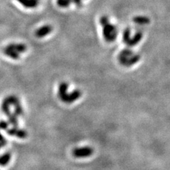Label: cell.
Here are the masks:
<instances>
[{
    "instance_id": "cell-10",
    "label": "cell",
    "mask_w": 170,
    "mask_h": 170,
    "mask_svg": "<svg viewBox=\"0 0 170 170\" xmlns=\"http://www.w3.org/2000/svg\"><path fill=\"white\" fill-rule=\"evenodd\" d=\"M17 1L21 4L25 8H33L37 7L39 1L37 0H16Z\"/></svg>"
},
{
    "instance_id": "cell-8",
    "label": "cell",
    "mask_w": 170,
    "mask_h": 170,
    "mask_svg": "<svg viewBox=\"0 0 170 170\" xmlns=\"http://www.w3.org/2000/svg\"><path fill=\"white\" fill-rule=\"evenodd\" d=\"M52 31V27L50 25H45L39 28L38 30L35 31V35L37 38H43L46 36L49 33H50Z\"/></svg>"
},
{
    "instance_id": "cell-7",
    "label": "cell",
    "mask_w": 170,
    "mask_h": 170,
    "mask_svg": "<svg viewBox=\"0 0 170 170\" xmlns=\"http://www.w3.org/2000/svg\"><path fill=\"white\" fill-rule=\"evenodd\" d=\"M6 133L10 136H15L21 139H24L27 137L28 133L25 130L18 129L17 127H13L11 128L6 129Z\"/></svg>"
},
{
    "instance_id": "cell-17",
    "label": "cell",
    "mask_w": 170,
    "mask_h": 170,
    "mask_svg": "<svg viewBox=\"0 0 170 170\" xmlns=\"http://www.w3.org/2000/svg\"><path fill=\"white\" fill-rule=\"evenodd\" d=\"M8 122L4 121V120H1V121H0V129L6 130V129H8Z\"/></svg>"
},
{
    "instance_id": "cell-3",
    "label": "cell",
    "mask_w": 170,
    "mask_h": 170,
    "mask_svg": "<svg viewBox=\"0 0 170 170\" xmlns=\"http://www.w3.org/2000/svg\"><path fill=\"white\" fill-rule=\"evenodd\" d=\"M140 56L138 53L130 49L126 48L119 52L118 62L124 67H131L140 60Z\"/></svg>"
},
{
    "instance_id": "cell-15",
    "label": "cell",
    "mask_w": 170,
    "mask_h": 170,
    "mask_svg": "<svg viewBox=\"0 0 170 170\" xmlns=\"http://www.w3.org/2000/svg\"><path fill=\"white\" fill-rule=\"evenodd\" d=\"M8 123L11 124L13 127L18 126V116L14 113H10V115H8Z\"/></svg>"
},
{
    "instance_id": "cell-5",
    "label": "cell",
    "mask_w": 170,
    "mask_h": 170,
    "mask_svg": "<svg viewBox=\"0 0 170 170\" xmlns=\"http://www.w3.org/2000/svg\"><path fill=\"white\" fill-rule=\"evenodd\" d=\"M93 149L89 146L77 147L73 150V155L76 158H85L90 157L93 154Z\"/></svg>"
},
{
    "instance_id": "cell-18",
    "label": "cell",
    "mask_w": 170,
    "mask_h": 170,
    "mask_svg": "<svg viewBox=\"0 0 170 170\" xmlns=\"http://www.w3.org/2000/svg\"><path fill=\"white\" fill-rule=\"evenodd\" d=\"M84 1H85V0H72V2H74L77 6H81Z\"/></svg>"
},
{
    "instance_id": "cell-13",
    "label": "cell",
    "mask_w": 170,
    "mask_h": 170,
    "mask_svg": "<svg viewBox=\"0 0 170 170\" xmlns=\"http://www.w3.org/2000/svg\"><path fill=\"white\" fill-rule=\"evenodd\" d=\"M10 103L8 102L7 98H5L4 100H3L2 103H1V110H2L3 113H4L6 115H9L10 113H11V111H10Z\"/></svg>"
},
{
    "instance_id": "cell-21",
    "label": "cell",
    "mask_w": 170,
    "mask_h": 170,
    "mask_svg": "<svg viewBox=\"0 0 170 170\" xmlns=\"http://www.w3.org/2000/svg\"><path fill=\"white\" fill-rule=\"evenodd\" d=\"M37 1H39V0H37Z\"/></svg>"
},
{
    "instance_id": "cell-19",
    "label": "cell",
    "mask_w": 170,
    "mask_h": 170,
    "mask_svg": "<svg viewBox=\"0 0 170 170\" xmlns=\"http://www.w3.org/2000/svg\"><path fill=\"white\" fill-rule=\"evenodd\" d=\"M6 143H7V141H6V140L0 142V149H1L2 147H4V146L6 145Z\"/></svg>"
},
{
    "instance_id": "cell-6",
    "label": "cell",
    "mask_w": 170,
    "mask_h": 170,
    "mask_svg": "<svg viewBox=\"0 0 170 170\" xmlns=\"http://www.w3.org/2000/svg\"><path fill=\"white\" fill-rule=\"evenodd\" d=\"M7 99L9 102L10 105H13L14 106V112L13 113L16 114L17 116L22 115L23 114V109L22 108L21 103H20L19 98L17 97L15 95H9L8 96Z\"/></svg>"
},
{
    "instance_id": "cell-12",
    "label": "cell",
    "mask_w": 170,
    "mask_h": 170,
    "mask_svg": "<svg viewBox=\"0 0 170 170\" xmlns=\"http://www.w3.org/2000/svg\"><path fill=\"white\" fill-rule=\"evenodd\" d=\"M134 23L138 26H144L147 25L149 23V20L147 17L146 16H137L133 18Z\"/></svg>"
},
{
    "instance_id": "cell-9",
    "label": "cell",
    "mask_w": 170,
    "mask_h": 170,
    "mask_svg": "<svg viewBox=\"0 0 170 170\" xmlns=\"http://www.w3.org/2000/svg\"><path fill=\"white\" fill-rule=\"evenodd\" d=\"M11 50L18 52H25L27 50V46L23 43H10L6 46Z\"/></svg>"
},
{
    "instance_id": "cell-1",
    "label": "cell",
    "mask_w": 170,
    "mask_h": 170,
    "mask_svg": "<svg viewBox=\"0 0 170 170\" xmlns=\"http://www.w3.org/2000/svg\"><path fill=\"white\" fill-rule=\"evenodd\" d=\"M69 85L65 81L61 82L58 87V97L62 102L65 103H72L77 101L81 96L80 90L74 89L69 91Z\"/></svg>"
},
{
    "instance_id": "cell-20",
    "label": "cell",
    "mask_w": 170,
    "mask_h": 170,
    "mask_svg": "<svg viewBox=\"0 0 170 170\" xmlns=\"http://www.w3.org/2000/svg\"><path fill=\"white\" fill-rule=\"evenodd\" d=\"M4 140H6V139H5L4 137H3V135L0 133V142H1V141H4Z\"/></svg>"
},
{
    "instance_id": "cell-14",
    "label": "cell",
    "mask_w": 170,
    "mask_h": 170,
    "mask_svg": "<svg viewBox=\"0 0 170 170\" xmlns=\"http://www.w3.org/2000/svg\"><path fill=\"white\" fill-rule=\"evenodd\" d=\"M11 154L10 152H6L4 154L0 156V166H6L7 165L11 160Z\"/></svg>"
},
{
    "instance_id": "cell-16",
    "label": "cell",
    "mask_w": 170,
    "mask_h": 170,
    "mask_svg": "<svg viewBox=\"0 0 170 170\" xmlns=\"http://www.w3.org/2000/svg\"><path fill=\"white\" fill-rule=\"evenodd\" d=\"M72 2V0H57V4L59 7L67 8L69 6L71 3Z\"/></svg>"
},
{
    "instance_id": "cell-4",
    "label": "cell",
    "mask_w": 170,
    "mask_h": 170,
    "mask_svg": "<svg viewBox=\"0 0 170 170\" xmlns=\"http://www.w3.org/2000/svg\"><path fill=\"white\" fill-rule=\"evenodd\" d=\"M143 33L140 29L126 28L123 33V40L127 46H135L141 41Z\"/></svg>"
},
{
    "instance_id": "cell-11",
    "label": "cell",
    "mask_w": 170,
    "mask_h": 170,
    "mask_svg": "<svg viewBox=\"0 0 170 170\" xmlns=\"http://www.w3.org/2000/svg\"><path fill=\"white\" fill-rule=\"evenodd\" d=\"M3 53L5 55L8 56L10 58L13 59H18L20 58V55L18 52H16V51L11 50V49L8 48V47H6L3 49Z\"/></svg>"
},
{
    "instance_id": "cell-2",
    "label": "cell",
    "mask_w": 170,
    "mask_h": 170,
    "mask_svg": "<svg viewBox=\"0 0 170 170\" xmlns=\"http://www.w3.org/2000/svg\"><path fill=\"white\" fill-rule=\"evenodd\" d=\"M99 22L103 39L108 42L114 41L118 33L116 25L107 16H102Z\"/></svg>"
}]
</instances>
